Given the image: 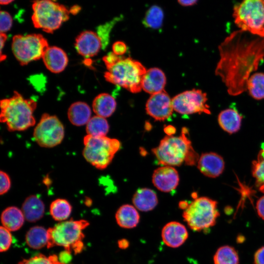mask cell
<instances>
[{
  "label": "cell",
  "mask_w": 264,
  "mask_h": 264,
  "mask_svg": "<svg viewBox=\"0 0 264 264\" xmlns=\"http://www.w3.org/2000/svg\"><path fill=\"white\" fill-rule=\"evenodd\" d=\"M241 30L227 37L219 45L220 58L215 69L232 96L247 90L251 74L257 70L264 59V38Z\"/></svg>",
  "instance_id": "cell-1"
},
{
  "label": "cell",
  "mask_w": 264,
  "mask_h": 264,
  "mask_svg": "<svg viewBox=\"0 0 264 264\" xmlns=\"http://www.w3.org/2000/svg\"><path fill=\"white\" fill-rule=\"evenodd\" d=\"M187 130L183 128L179 136L167 135L152 152L159 164L178 166L184 161L194 165L199 159L198 154L192 146L191 142L186 135Z\"/></svg>",
  "instance_id": "cell-2"
},
{
  "label": "cell",
  "mask_w": 264,
  "mask_h": 264,
  "mask_svg": "<svg viewBox=\"0 0 264 264\" xmlns=\"http://www.w3.org/2000/svg\"><path fill=\"white\" fill-rule=\"evenodd\" d=\"M36 107L35 100L15 91L11 97L0 101V122L5 123L10 131L26 130L35 124L33 112Z\"/></svg>",
  "instance_id": "cell-3"
},
{
  "label": "cell",
  "mask_w": 264,
  "mask_h": 264,
  "mask_svg": "<svg viewBox=\"0 0 264 264\" xmlns=\"http://www.w3.org/2000/svg\"><path fill=\"white\" fill-rule=\"evenodd\" d=\"M89 223L86 220H70L63 221L47 229V248L62 246L65 250L75 254L81 253L84 247L83 230Z\"/></svg>",
  "instance_id": "cell-4"
},
{
  "label": "cell",
  "mask_w": 264,
  "mask_h": 264,
  "mask_svg": "<svg viewBox=\"0 0 264 264\" xmlns=\"http://www.w3.org/2000/svg\"><path fill=\"white\" fill-rule=\"evenodd\" d=\"M106 67L104 77L107 81L133 93L141 91L142 78L147 70L139 62L122 57Z\"/></svg>",
  "instance_id": "cell-5"
},
{
  "label": "cell",
  "mask_w": 264,
  "mask_h": 264,
  "mask_svg": "<svg viewBox=\"0 0 264 264\" xmlns=\"http://www.w3.org/2000/svg\"><path fill=\"white\" fill-rule=\"evenodd\" d=\"M83 155L87 162L98 169L103 170L111 163L121 148L120 141L105 136L86 135Z\"/></svg>",
  "instance_id": "cell-6"
},
{
  "label": "cell",
  "mask_w": 264,
  "mask_h": 264,
  "mask_svg": "<svg viewBox=\"0 0 264 264\" xmlns=\"http://www.w3.org/2000/svg\"><path fill=\"white\" fill-rule=\"evenodd\" d=\"M233 16L240 30L264 38V0H242L234 7Z\"/></svg>",
  "instance_id": "cell-7"
},
{
  "label": "cell",
  "mask_w": 264,
  "mask_h": 264,
  "mask_svg": "<svg viewBox=\"0 0 264 264\" xmlns=\"http://www.w3.org/2000/svg\"><path fill=\"white\" fill-rule=\"evenodd\" d=\"M32 9L34 26L47 33H53L69 19V11L51 0H35Z\"/></svg>",
  "instance_id": "cell-8"
},
{
  "label": "cell",
  "mask_w": 264,
  "mask_h": 264,
  "mask_svg": "<svg viewBox=\"0 0 264 264\" xmlns=\"http://www.w3.org/2000/svg\"><path fill=\"white\" fill-rule=\"evenodd\" d=\"M219 216L217 202L207 197L195 198L183 213L184 221L195 231H203L212 227Z\"/></svg>",
  "instance_id": "cell-9"
},
{
  "label": "cell",
  "mask_w": 264,
  "mask_h": 264,
  "mask_svg": "<svg viewBox=\"0 0 264 264\" xmlns=\"http://www.w3.org/2000/svg\"><path fill=\"white\" fill-rule=\"evenodd\" d=\"M48 46L47 40L39 34L15 35L11 44L13 54L22 66L42 59Z\"/></svg>",
  "instance_id": "cell-10"
},
{
  "label": "cell",
  "mask_w": 264,
  "mask_h": 264,
  "mask_svg": "<svg viewBox=\"0 0 264 264\" xmlns=\"http://www.w3.org/2000/svg\"><path fill=\"white\" fill-rule=\"evenodd\" d=\"M65 135L64 127L55 115L44 113L35 127L33 137L41 147L52 148L61 143Z\"/></svg>",
  "instance_id": "cell-11"
},
{
  "label": "cell",
  "mask_w": 264,
  "mask_h": 264,
  "mask_svg": "<svg viewBox=\"0 0 264 264\" xmlns=\"http://www.w3.org/2000/svg\"><path fill=\"white\" fill-rule=\"evenodd\" d=\"M207 94L200 89H193L185 91L172 99L174 110L181 114L196 113L211 114L207 104Z\"/></svg>",
  "instance_id": "cell-12"
},
{
  "label": "cell",
  "mask_w": 264,
  "mask_h": 264,
  "mask_svg": "<svg viewBox=\"0 0 264 264\" xmlns=\"http://www.w3.org/2000/svg\"><path fill=\"white\" fill-rule=\"evenodd\" d=\"M146 110L155 120L164 121L173 113L172 99L165 90L152 94L146 103Z\"/></svg>",
  "instance_id": "cell-13"
},
{
  "label": "cell",
  "mask_w": 264,
  "mask_h": 264,
  "mask_svg": "<svg viewBox=\"0 0 264 264\" xmlns=\"http://www.w3.org/2000/svg\"><path fill=\"white\" fill-rule=\"evenodd\" d=\"M103 43L96 33L92 31H84L75 39V47L80 55L89 58L96 55L100 50Z\"/></svg>",
  "instance_id": "cell-14"
},
{
  "label": "cell",
  "mask_w": 264,
  "mask_h": 264,
  "mask_svg": "<svg viewBox=\"0 0 264 264\" xmlns=\"http://www.w3.org/2000/svg\"><path fill=\"white\" fill-rule=\"evenodd\" d=\"M179 181L176 169L172 166H164L156 169L153 173L152 181L159 190L170 192L175 190Z\"/></svg>",
  "instance_id": "cell-15"
},
{
  "label": "cell",
  "mask_w": 264,
  "mask_h": 264,
  "mask_svg": "<svg viewBox=\"0 0 264 264\" xmlns=\"http://www.w3.org/2000/svg\"><path fill=\"white\" fill-rule=\"evenodd\" d=\"M224 161L219 154L214 152L202 154L198 161V168L204 176L215 178L220 176L224 169Z\"/></svg>",
  "instance_id": "cell-16"
},
{
  "label": "cell",
  "mask_w": 264,
  "mask_h": 264,
  "mask_svg": "<svg viewBox=\"0 0 264 264\" xmlns=\"http://www.w3.org/2000/svg\"><path fill=\"white\" fill-rule=\"evenodd\" d=\"M161 237L166 245L171 248H177L186 241L188 233L186 228L182 223L171 221L162 228Z\"/></svg>",
  "instance_id": "cell-17"
},
{
  "label": "cell",
  "mask_w": 264,
  "mask_h": 264,
  "mask_svg": "<svg viewBox=\"0 0 264 264\" xmlns=\"http://www.w3.org/2000/svg\"><path fill=\"white\" fill-rule=\"evenodd\" d=\"M42 59L46 68L54 73H59L66 68L68 59L66 52L59 47L48 46Z\"/></svg>",
  "instance_id": "cell-18"
},
{
  "label": "cell",
  "mask_w": 264,
  "mask_h": 264,
  "mask_svg": "<svg viewBox=\"0 0 264 264\" xmlns=\"http://www.w3.org/2000/svg\"><path fill=\"white\" fill-rule=\"evenodd\" d=\"M166 78L163 71L157 67L147 70L141 80V88L151 94L164 90Z\"/></svg>",
  "instance_id": "cell-19"
},
{
  "label": "cell",
  "mask_w": 264,
  "mask_h": 264,
  "mask_svg": "<svg viewBox=\"0 0 264 264\" xmlns=\"http://www.w3.org/2000/svg\"><path fill=\"white\" fill-rule=\"evenodd\" d=\"M242 116L235 109H225L219 113L218 121L221 128L232 134L239 131L241 128Z\"/></svg>",
  "instance_id": "cell-20"
},
{
  "label": "cell",
  "mask_w": 264,
  "mask_h": 264,
  "mask_svg": "<svg viewBox=\"0 0 264 264\" xmlns=\"http://www.w3.org/2000/svg\"><path fill=\"white\" fill-rule=\"evenodd\" d=\"M22 210L25 219L31 222L40 220L44 213V205L37 196L31 195L24 201Z\"/></svg>",
  "instance_id": "cell-21"
},
{
  "label": "cell",
  "mask_w": 264,
  "mask_h": 264,
  "mask_svg": "<svg viewBox=\"0 0 264 264\" xmlns=\"http://www.w3.org/2000/svg\"><path fill=\"white\" fill-rule=\"evenodd\" d=\"M91 110L88 105L84 102L72 103L67 110V117L71 124L76 126L87 124L91 118Z\"/></svg>",
  "instance_id": "cell-22"
},
{
  "label": "cell",
  "mask_w": 264,
  "mask_h": 264,
  "mask_svg": "<svg viewBox=\"0 0 264 264\" xmlns=\"http://www.w3.org/2000/svg\"><path fill=\"white\" fill-rule=\"evenodd\" d=\"M132 202L135 208L147 212L154 209L158 203L156 193L151 189L143 188L138 189L134 193Z\"/></svg>",
  "instance_id": "cell-23"
},
{
  "label": "cell",
  "mask_w": 264,
  "mask_h": 264,
  "mask_svg": "<svg viewBox=\"0 0 264 264\" xmlns=\"http://www.w3.org/2000/svg\"><path fill=\"white\" fill-rule=\"evenodd\" d=\"M116 102L113 96L109 93H102L94 99L92 108L96 115L104 118L110 116L114 112Z\"/></svg>",
  "instance_id": "cell-24"
},
{
  "label": "cell",
  "mask_w": 264,
  "mask_h": 264,
  "mask_svg": "<svg viewBox=\"0 0 264 264\" xmlns=\"http://www.w3.org/2000/svg\"><path fill=\"white\" fill-rule=\"evenodd\" d=\"M115 219L121 227L131 229L137 226L140 216L135 207L130 204H125L120 207L117 211Z\"/></svg>",
  "instance_id": "cell-25"
},
{
  "label": "cell",
  "mask_w": 264,
  "mask_h": 264,
  "mask_svg": "<svg viewBox=\"0 0 264 264\" xmlns=\"http://www.w3.org/2000/svg\"><path fill=\"white\" fill-rule=\"evenodd\" d=\"M24 219L22 210L15 206L6 208L1 215L2 226L10 231H15L20 229L24 223Z\"/></svg>",
  "instance_id": "cell-26"
},
{
  "label": "cell",
  "mask_w": 264,
  "mask_h": 264,
  "mask_svg": "<svg viewBox=\"0 0 264 264\" xmlns=\"http://www.w3.org/2000/svg\"><path fill=\"white\" fill-rule=\"evenodd\" d=\"M25 241L31 248L39 249L43 248L47 244V230L39 226L31 227L26 234Z\"/></svg>",
  "instance_id": "cell-27"
},
{
  "label": "cell",
  "mask_w": 264,
  "mask_h": 264,
  "mask_svg": "<svg viewBox=\"0 0 264 264\" xmlns=\"http://www.w3.org/2000/svg\"><path fill=\"white\" fill-rule=\"evenodd\" d=\"M249 95L255 100L264 99V73L256 72L250 75L246 85Z\"/></svg>",
  "instance_id": "cell-28"
},
{
  "label": "cell",
  "mask_w": 264,
  "mask_h": 264,
  "mask_svg": "<svg viewBox=\"0 0 264 264\" xmlns=\"http://www.w3.org/2000/svg\"><path fill=\"white\" fill-rule=\"evenodd\" d=\"M49 211L51 217L54 220L62 221L69 217L72 207L66 199L58 198L52 202L50 205Z\"/></svg>",
  "instance_id": "cell-29"
},
{
  "label": "cell",
  "mask_w": 264,
  "mask_h": 264,
  "mask_svg": "<svg viewBox=\"0 0 264 264\" xmlns=\"http://www.w3.org/2000/svg\"><path fill=\"white\" fill-rule=\"evenodd\" d=\"M86 129L88 135L105 136L109 131V125L105 118L96 115L89 119Z\"/></svg>",
  "instance_id": "cell-30"
},
{
  "label": "cell",
  "mask_w": 264,
  "mask_h": 264,
  "mask_svg": "<svg viewBox=\"0 0 264 264\" xmlns=\"http://www.w3.org/2000/svg\"><path fill=\"white\" fill-rule=\"evenodd\" d=\"M163 19V9L160 6L154 5L147 11L142 22L146 27L157 29L162 26Z\"/></svg>",
  "instance_id": "cell-31"
},
{
  "label": "cell",
  "mask_w": 264,
  "mask_h": 264,
  "mask_svg": "<svg viewBox=\"0 0 264 264\" xmlns=\"http://www.w3.org/2000/svg\"><path fill=\"white\" fill-rule=\"evenodd\" d=\"M214 264H239L238 254L232 246L224 245L217 250L214 256Z\"/></svg>",
  "instance_id": "cell-32"
},
{
  "label": "cell",
  "mask_w": 264,
  "mask_h": 264,
  "mask_svg": "<svg viewBox=\"0 0 264 264\" xmlns=\"http://www.w3.org/2000/svg\"><path fill=\"white\" fill-rule=\"evenodd\" d=\"M252 174L256 180V185L259 190L264 193V148L259 152L257 158L253 161Z\"/></svg>",
  "instance_id": "cell-33"
},
{
  "label": "cell",
  "mask_w": 264,
  "mask_h": 264,
  "mask_svg": "<svg viewBox=\"0 0 264 264\" xmlns=\"http://www.w3.org/2000/svg\"><path fill=\"white\" fill-rule=\"evenodd\" d=\"M18 264H66L61 262L56 255L46 256L42 254H38L27 259H23Z\"/></svg>",
  "instance_id": "cell-34"
},
{
  "label": "cell",
  "mask_w": 264,
  "mask_h": 264,
  "mask_svg": "<svg viewBox=\"0 0 264 264\" xmlns=\"http://www.w3.org/2000/svg\"><path fill=\"white\" fill-rule=\"evenodd\" d=\"M0 251L1 252L7 251L10 247L12 237L10 231L6 228L1 226L0 228Z\"/></svg>",
  "instance_id": "cell-35"
},
{
  "label": "cell",
  "mask_w": 264,
  "mask_h": 264,
  "mask_svg": "<svg viewBox=\"0 0 264 264\" xmlns=\"http://www.w3.org/2000/svg\"><path fill=\"white\" fill-rule=\"evenodd\" d=\"M12 18L9 13L5 11L0 13V33H5L11 29L12 25Z\"/></svg>",
  "instance_id": "cell-36"
},
{
  "label": "cell",
  "mask_w": 264,
  "mask_h": 264,
  "mask_svg": "<svg viewBox=\"0 0 264 264\" xmlns=\"http://www.w3.org/2000/svg\"><path fill=\"white\" fill-rule=\"evenodd\" d=\"M119 18H121V17H117L114 19L112 21L99 27L98 33L97 34L101 38L103 44H106L105 41L109 38L110 31Z\"/></svg>",
  "instance_id": "cell-37"
},
{
  "label": "cell",
  "mask_w": 264,
  "mask_h": 264,
  "mask_svg": "<svg viewBox=\"0 0 264 264\" xmlns=\"http://www.w3.org/2000/svg\"><path fill=\"white\" fill-rule=\"evenodd\" d=\"M0 194L2 195L7 193L10 189L11 187V180L8 175L2 171H0Z\"/></svg>",
  "instance_id": "cell-38"
},
{
  "label": "cell",
  "mask_w": 264,
  "mask_h": 264,
  "mask_svg": "<svg viewBox=\"0 0 264 264\" xmlns=\"http://www.w3.org/2000/svg\"><path fill=\"white\" fill-rule=\"evenodd\" d=\"M122 57L121 56H118L112 52L109 53L107 55L105 56L103 58V60L107 67L116 63Z\"/></svg>",
  "instance_id": "cell-39"
},
{
  "label": "cell",
  "mask_w": 264,
  "mask_h": 264,
  "mask_svg": "<svg viewBox=\"0 0 264 264\" xmlns=\"http://www.w3.org/2000/svg\"><path fill=\"white\" fill-rule=\"evenodd\" d=\"M112 52L115 54L121 56L127 51L126 44L122 41H117L112 45Z\"/></svg>",
  "instance_id": "cell-40"
},
{
  "label": "cell",
  "mask_w": 264,
  "mask_h": 264,
  "mask_svg": "<svg viewBox=\"0 0 264 264\" xmlns=\"http://www.w3.org/2000/svg\"><path fill=\"white\" fill-rule=\"evenodd\" d=\"M256 207L259 216L264 220V196L258 200Z\"/></svg>",
  "instance_id": "cell-41"
},
{
  "label": "cell",
  "mask_w": 264,
  "mask_h": 264,
  "mask_svg": "<svg viewBox=\"0 0 264 264\" xmlns=\"http://www.w3.org/2000/svg\"><path fill=\"white\" fill-rule=\"evenodd\" d=\"M255 264H264V246L259 249L254 255Z\"/></svg>",
  "instance_id": "cell-42"
},
{
  "label": "cell",
  "mask_w": 264,
  "mask_h": 264,
  "mask_svg": "<svg viewBox=\"0 0 264 264\" xmlns=\"http://www.w3.org/2000/svg\"><path fill=\"white\" fill-rule=\"evenodd\" d=\"M70 253L65 250L60 254L59 259L61 262L67 264V263L70 260Z\"/></svg>",
  "instance_id": "cell-43"
},
{
  "label": "cell",
  "mask_w": 264,
  "mask_h": 264,
  "mask_svg": "<svg viewBox=\"0 0 264 264\" xmlns=\"http://www.w3.org/2000/svg\"><path fill=\"white\" fill-rule=\"evenodd\" d=\"M177 1L182 6H189L195 4L198 0H177Z\"/></svg>",
  "instance_id": "cell-44"
},
{
  "label": "cell",
  "mask_w": 264,
  "mask_h": 264,
  "mask_svg": "<svg viewBox=\"0 0 264 264\" xmlns=\"http://www.w3.org/2000/svg\"><path fill=\"white\" fill-rule=\"evenodd\" d=\"M118 245L121 249H126L129 246V242L127 240L123 239L118 241Z\"/></svg>",
  "instance_id": "cell-45"
},
{
  "label": "cell",
  "mask_w": 264,
  "mask_h": 264,
  "mask_svg": "<svg viewBox=\"0 0 264 264\" xmlns=\"http://www.w3.org/2000/svg\"><path fill=\"white\" fill-rule=\"evenodd\" d=\"M0 53L2 52V50L5 45V43L7 39V35L5 33H0Z\"/></svg>",
  "instance_id": "cell-46"
},
{
  "label": "cell",
  "mask_w": 264,
  "mask_h": 264,
  "mask_svg": "<svg viewBox=\"0 0 264 264\" xmlns=\"http://www.w3.org/2000/svg\"><path fill=\"white\" fill-rule=\"evenodd\" d=\"M164 131L168 135H172L175 132L176 129L172 126H168L165 128Z\"/></svg>",
  "instance_id": "cell-47"
},
{
  "label": "cell",
  "mask_w": 264,
  "mask_h": 264,
  "mask_svg": "<svg viewBox=\"0 0 264 264\" xmlns=\"http://www.w3.org/2000/svg\"><path fill=\"white\" fill-rule=\"evenodd\" d=\"M80 9L81 8L79 6H73L70 8L69 12L72 14H75L78 13Z\"/></svg>",
  "instance_id": "cell-48"
},
{
  "label": "cell",
  "mask_w": 264,
  "mask_h": 264,
  "mask_svg": "<svg viewBox=\"0 0 264 264\" xmlns=\"http://www.w3.org/2000/svg\"><path fill=\"white\" fill-rule=\"evenodd\" d=\"M188 205L189 204L185 201L181 202L179 203V207L180 208L185 210L188 207Z\"/></svg>",
  "instance_id": "cell-49"
},
{
  "label": "cell",
  "mask_w": 264,
  "mask_h": 264,
  "mask_svg": "<svg viewBox=\"0 0 264 264\" xmlns=\"http://www.w3.org/2000/svg\"><path fill=\"white\" fill-rule=\"evenodd\" d=\"M14 0H0V3L1 5H6L9 4Z\"/></svg>",
  "instance_id": "cell-50"
}]
</instances>
